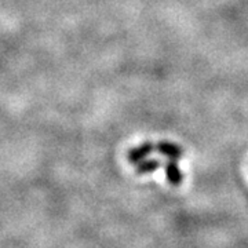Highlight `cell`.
<instances>
[{"label":"cell","mask_w":248,"mask_h":248,"mask_svg":"<svg viewBox=\"0 0 248 248\" xmlns=\"http://www.w3.org/2000/svg\"><path fill=\"white\" fill-rule=\"evenodd\" d=\"M155 151V146L152 143H143L138 148H134L131 151L127 153V160L133 164H138L141 163L142 160H145L152 152Z\"/></svg>","instance_id":"obj_1"},{"label":"cell","mask_w":248,"mask_h":248,"mask_svg":"<svg viewBox=\"0 0 248 248\" xmlns=\"http://www.w3.org/2000/svg\"><path fill=\"white\" fill-rule=\"evenodd\" d=\"M166 177H167V181L172 186H179L182 184L184 174L178 167L177 160H170L169 163L166 164Z\"/></svg>","instance_id":"obj_2"},{"label":"cell","mask_w":248,"mask_h":248,"mask_svg":"<svg viewBox=\"0 0 248 248\" xmlns=\"http://www.w3.org/2000/svg\"><path fill=\"white\" fill-rule=\"evenodd\" d=\"M156 151L161 153V155H164V156H167L170 160H178L184 156V151L178 145L171 143V142H160Z\"/></svg>","instance_id":"obj_3"},{"label":"cell","mask_w":248,"mask_h":248,"mask_svg":"<svg viewBox=\"0 0 248 248\" xmlns=\"http://www.w3.org/2000/svg\"><path fill=\"white\" fill-rule=\"evenodd\" d=\"M160 166H161V163L156 159L142 160L141 163L137 164L135 172H137V174H148V172H153V171H156V170L159 169Z\"/></svg>","instance_id":"obj_4"}]
</instances>
